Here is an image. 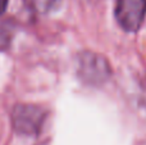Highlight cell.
<instances>
[{
	"label": "cell",
	"mask_w": 146,
	"mask_h": 145,
	"mask_svg": "<svg viewBox=\"0 0 146 145\" xmlns=\"http://www.w3.org/2000/svg\"><path fill=\"white\" fill-rule=\"evenodd\" d=\"M114 15L124 31L136 32L145 21L146 0H117Z\"/></svg>",
	"instance_id": "obj_3"
},
{
	"label": "cell",
	"mask_w": 146,
	"mask_h": 145,
	"mask_svg": "<svg viewBox=\"0 0 146 145\" xmlns=\"http://www.w3.org/2000/svg\"><path fill=\"white\" fill-rule=\"evenodd\" d=\"M26 1L33 12L45 14V13H49L55 9L60 3V0H26Z\"/></svg>",
	"instance_id": "obj_4"
},
{
	"label": "cell",
	"mask_w": 146,
	"mask_h": 145,
	"mask_svg": "<svg viewBox=\"0 0 146 145\" xmlns=\"http://www.w3.org/2000/svg\"><path fill=\"white\" fill-rule=\"evenodd\" d=\"M13 127L19 135L33 136L40 132L45 121L42 108L32 104H19L14 108L12 114Z\"/></svg>",
	"instance_id": "obj_2"
},
{
	"label": "cell",
	"mask_w": 146,
	"mask_h": 145,
	"mask_svg": "<svg viewBox=\"0 0 146 145\" xmlns=\"http://www.w3.org/2000/svg\"><path fill=\"white\" fill-rule=\"evenodd\" d=\"M8 3H9V0H0V14H3L7 10Z\"/></svg>",
	"instance_id": "obj_5"
},
{
	"label": "cell",
	"mask_w": 146,
	"mask_h": 145,
	"mask_svg": "<svg viewBox=\"0 0 146 145\" xmlns=\"http://www.w3.org/2000/svg\"><path fill=\"white\" fill-rule=\"evenodd\" d=\"M77 72L80 78L85 84L94 86L106 82L111 73L108 61L104 57L90 51H86L80 55Z\"/></svg>",
	"instance_id": "obj_1"
}]
</instances>
